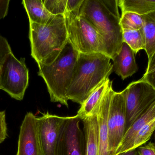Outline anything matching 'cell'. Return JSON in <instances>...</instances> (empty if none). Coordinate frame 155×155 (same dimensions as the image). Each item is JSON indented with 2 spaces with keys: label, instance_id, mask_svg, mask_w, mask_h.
I'll return each mask as SVG.
<instances>
[{
  "label": "cell",
  "instance_id": "1",
  "mask_svg": "<svg viewBox=\"0 0 155 155\" xmlns=\"http://www.w3.org/2000/svg\"><path fill=\"white\" fill-rule=\"evenodd\" d=\"M117 0H84L79 16L87 20L104 38L112 60L124 42Z\"/></svg>",
  "mask_w": 155,
  "mask_h": 155
},
{
  "label": "cell",
  "instance_id": "2",
  "mask_svg": "<svg viewBox=\"0 0 155 155\" xmlns=\"http://www.w3.org/2000/svg\"><path fill=\"white\" fill-rule=\"evenodd\" d=\"M111 59L108 56L100 53H79L66 94L68 101L82 105L113 72Z\"/></svg>",
  "mask_w": 155,
  "mask_h": 155
},
{
  "label": "cell",
  "instance_id": "3",
  "mask_svg": "<svg viewBox=\"0 0 155 155\" xmlns=\"http://www.w3.org/2000/svg\"><path fill=\"white\" fill-rule=\"evenodd\" d=\"M29 39L31 55L38 65L51 64L68 42L64 15H55L45 25L30 22Z\"/></svg>",
  "mask_w": 155,
  "mask_h": 155
},
{
  "label": "cell",
  "instance_id": "4",
  "mask_svg": "<svg viewBox=\"0 0 155 155\" xmlns=\"http://www.w3.org/2000/svg\"><path fill=\"white\" fill-rule=\"evenodd\" d=\"M79 53L69 40L56 60L50 65H38V74L44 80L51 100L68 107L66 94Z\"/></svg>",
  "mask_w": 155,
  "mask_h": 155
},
{
  "label": "cell",
  "instance_id": "5",
  "mask_svg": "<svg viewBox=\"0 0 155 155\" xmlns=\"http://www.w3.org/2000/svg\"><path fill=\"white\" fill-rule=\"evenodd\" d=\"M64 15L68 40L79 53H100L108 56L104 38L87 20L71 12Z\"/></svg>",
  "mask_w": 155,
  "mask_h": 155
},
{
  "label": "cell",
  "instance_id": "6",
  "mask_svg": "<svg viewBox=\"0 0 155 155\" xmlns=\"http://www.w3.org/2000/svg\"><path fill=\"white\" fill-rule=\"evenodd\" d=\"M29 79L25 58L19 60L12 52L7 54L0 64V89L12 98L21 101L28 87Z\"/></svg>",
  "mask_w": 155,
  "mask_h": 155
},
{
  "label": "cell",
  "instance_id": "7",
  "mask_svg": "<svg viewBox=\"0 0 155 155\" xmlns=\"http://www.w3.org/2000/svg\"><path fill=\"white\" fill-rule=\"evenodd\" d=\"M122 92L125 101L127 131L135 120L154 103L155 90L140 79L131 83Z\"/></svg>",
  "mask_w": 155,
  "mask_h": 155
},
{
  "label": "cell",
  "instance_id": "8",
  "mask_svg": "<svg viewBox=\"0 0 155 155\" xmlns=\"http://www.w3.org/2000/svg\"><path fill=\"white\" fill-rule=\"evenodd\" d=\"M108 151L111 155L116 152L126 132L125 101L123 92H114L108 111Z\"/></svg>",
  "mask_w": 155,
  "mask_h": 155
},
{
  "label": "cell",
  "instance_id": "9",
  "mask_svg": "<svg viewBox=\"0 0 155 155\" xmlns=\"http://www.w3.org/2000/svg\"><path fill=\"white\" fill-rule=\"evenodd\" d=\"M77 115L66 117L61 128L55 155H86L84 131L79 126Z\"/></svg>",
  "mask_w": 155,
  "mask_h": 155
},
{
  "label": "cell",
  "instance_id": "10",
  "mask_svg": "<svg viewBox=\"0 0 155 155\" xmlns=\"http://www.w3.org/2000/svg\"><path fill=\"white\" fill-rule=\"evenodd\" d=\"M66 117L47 112L37 117V130L41 155H55L61 128Z\"/></svg>",
  "mask_w": 155,
  "mask_h": 155
},
{
  "label": "cell",
  "instance_id": "11",
  "mask_svg": "<svg viewBox=\"0 0 155 155\" xmlns=\"http://www.w3.org/2000/svg\"><path fill=\"white\" fill-rule=\"evenodd\" d=\"M16 155H41L37 130V117L27 113L20 127Z\"/></svg>",
  "mask_w": 155,
  "mask_h": 155
},
{
  "label": "cell",
  "instance_id": "12",
  "mask_svg": "<svg viewBox=\"0 0 155 155\" xmlns=\"http://www.w3.org/2000/svg\"><path fill=\"white\" fill-rule=\"evenodd\" d=\"M114 92L112 84H111L101 99L97 113L99 133V155H111L108 151L107 119L110 102Z\"/></svg>",
  "mask_w": 155,
  "mask_h": 155
},
{
  "label": "cell",
  "instance_id": "13",
  "mask_svg": "<svg viewBox=\"0 0 155 155\" xmlns=\"http://www.w3.org/2000/svg\"><path fill=\"white\" fill-rule=\"evenodd\" d=\"M135 53L124 42L119 53L113 59V71L121 76L122 80L133 76L138 71L136 62Z\"/></svg>",
  "mask_w": 155,
  "mask_h": 155
},
{
  "label": "cell",
  "instance_id": "14",
  "mask_svg": "<svg viewBox=\"0 0 155 155\" xmlns=\"http://www.w3.org/2000/svg\"><path fill=\"white\" fill-rule=\"evenodd\" d=\"M90 115L82 120L86 143V155H99V133L97 113L100 102Z\"/></svg>",
  "mask_w": 155,
  "mask_h": 155
},
{
  "label": "cell",
  "instance_id": "15",
  "mask_svg": "<svg viewBox=\"0 0 155 155\" xmlns=\"http://www.w3.org/2000/svg\"><path fill=\"white\" fill-rule=\"evenodd\" d=\"M155 118V102L135 120L132 125L126 131L123 141L117 150L115 155L120 153L135 135Z\"/></svg>",
  "mask_w": 155,
  "mask_h": 155
},
{
  "label": "cell",
  "instance_id": "16",
  "mask_svg": "<svg viewBox=\"0 0 155 155\" xmlns=\"http://www.w3.org/2000/svg\"><path fill=\"white\" fill-rule=\"evenodd\" d=\"M22 4L28 15L29 22L45 25L55 16L46 9L42 0H23Z\"/></svg>",
  "mask_w": 155,
  "mask_h": 155
},
{
  "label": "cell",
  "instance_id": "17",
  "mask_svg": "<svg viewBox=\"0 0 155 155\" xmlns=\"http://www.w3.org/2000/svg\"><path fill=\"white\" fill-rule=\"evenodd\" d=\"M113 84L109 78L104 81L81 105L77 115L81 120L91 114L94 108L102 99L108 87Z\"/></svg>",
  "mask_w": 155,
  "mask_h": 155
},
{
  "label": "cell",
  "instance_id": "18",
  "mask_svg": "<svg viewBox=\"0 0 155 155\" xmlns=\"http://www.w3.org/2000/svg\"><path fill=\"white\" fill-rule=\"evenodd\" d=\"M122 13L131 12L143 15L155 11V0H118Z\"/></svg>",
  "mask_w": 155,
  "mask_h": 155
},
{
  "label": "cell",
  "instance_id": "19",
  "mask_svg": "<svg viewBox=\"0 0 155 155\" xmlns=\"http://www.w3.org/2000/svg\"><path fill=\"white\" fill-rule=\"evenodd\" d=\"M145 37V50L150 59L155 52V11L142 15Z\"/></svg>",
  "mask_w": 155,
  "mask_h": 155
},
{
  "label": "cell",
  "instance_id": "20",
  "mask_svg": "<svg viewBox=\"0 0 155 155\" xmlns=\"http://www.w3.org/2000/svg\"><path fill=\"white\" fill-rule=\"evenodd\" d=\"M155 131V118L139 130L120 153L132 149H137L142 146L150 139Z\"/></svg>",
  "mask_w": 155,
  "mask_h": 155
},
{
  "label": "cell",
  "instance_id": "21",
  "mask_svg": "<svg viewBox=\"0 0 155 155\" xmlns=\"http://www.w3.org/2000/svg\"><path fill=\"white\" fill-rule=\"evenodd\" d=\"M124 42L126 43L136 54L145 49V37L143 27L137 30H123Z\"/></svg>",
  "mask_w": 155,
  "mask_h": 155
},
{
  "label": "cell",
  "instance_id": "22",
  "mask_svg": "<svg viewBox=\"0 0 155 155\" xmlns=\"http://www.w3.org/2000/svg\"><path fill=\"white\" fill-rule=\"evenodd\" d=\"M120 25L123 30H139L143 27V20L142 15L131 12L122 13Z\"/></svg>",
  "mask_w": 155,
  "mask_h": 155
},
{
  "label": "cell",
  "instance_id": "23",
  "mask_svg": "<svg viewBox=\"0 0 155 155\" xmlns=\"http://www.w3.org/2000/svg\"><path fill=\"white\" fill-rule=\"evenodd\" d=\"M45 8L53 15L64 14L67 10V0H44Z\"/></svg>",
  "mask_w": 155,
  "mask_h": 155
},
{
  "label": "cell",
  "instance_id": "24",
  "mask_svg": "<svg viewBox=\"0 0 155 155\" xmlns=\"http://www.w3.org/2000/svg\"><path fill=\"white\" fill-rule=\"evenodd\" d=\"M141 79L148 83L155 90V52L148 60L146 72Z\"/></svg>",
  "mask_w": 155,
  "mask_h": 155
},
{
  "label": "cell",
  "instance_id": "25",
  "mask_svg": "<svg viewBox=\"0 0 155 155\" xmlns=\"http://www.w3.org/2000/svg\"><path fill=\"white\" fill-rule=\"evenodd\" d=\"M7 136V124L5 111H0V144L2 143Z\"/></svg>",
  "mask_w": 155,
  "mask_h": 155
},
{
  "label": "cell",
  "instance_id": "26",
  "mask_svg": "<svg viewBox=\"0 0 155 155\" xmlns=\"http://www.w3.org/2000/svg\"><path fill=\"white\" fill-rule=\"evenodd\" d=\"M12 52L7 40L0 35V64L2 63L5 56Z\"/></svg>",
  "mask_w": 155,
  "mask_h": 155
},
{
  "label": "cell",
  "instance_id": "27",
  "mask_svg": "<svg viewBox=\"0 0 155 155\" xmlns=\"http://www.w3.org/2000/svg\"><path fill=\"white\" fill-rule=\"evenodd\" d=\"M84 0H67L66 12H71L79 15V10Z\"/></svg>",
  "mask_w": 155,
  "mask_h": 155
},
{
  "label": "cell",
  "instance_id": "28",
  "mask_svg": "<svg viewBox=\"0 0 155 155\" xmlns=\"http://www.w3.org/2000/svg\"><path fill=\"white\" fill-rule=\"evenodd\" d=\"M137 150L139 155H155V144L150 142L138 147Z\"/></svg>",
  "mask_w": 155,
  "mask_h": 155
},
{
  "label": "cell",
  "instance_id": "29",
  "mask_svg": "<svg viewBox=\"0 0 155 155\" xmlns=\"http://www.w3.org/2000/svg\"><path fill=\"white\" fill-rule=\"evenodd\" d=\"M10 2V0L0 1V19L7 15Z\"/></svg>",
  "mask_w": 155,
  "mask_h": 155
},
{
  "label": "cell",
  "instance_id": "30",
  "mask_svg": "<svg viewBox=\"0 0 155 155\" xmlns=\"http://www.w3.org/2000/svg\"><path fill=\"white\" fill-rule=\"evenodd\" d=\"M117 155H139L137 149H132Z\"/></svg>",
  "mask_w": 155,
  "mask_h": 155
},
{
  "label": "cell",
  "instance_id": "31",
  "mask_svg": "<svg viewBox=\"0 0 155 155\" xmlns=\"http://www.w3.org/2000/svg\"></svg>",
  "mask_w": 155,
  "mask_h": 155
}]
</instances>
